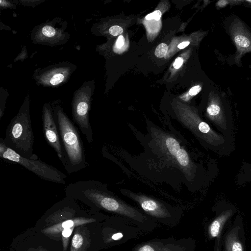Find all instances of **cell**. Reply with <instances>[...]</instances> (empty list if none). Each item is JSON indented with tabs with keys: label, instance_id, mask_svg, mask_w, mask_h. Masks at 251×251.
<instances>
[{
	"label": "cell",
	"instance_id": "7402d4cb",
	"mask_svg": "<svg viewBox=\"0 0 251 251\" xmlns=\"http://www.w3.org/2000/svg\"><path fill=\"white\" fill-rule=\"evenodd\" d=\"M227 5H229V0H220L216 3V6L218 9L225 8Z\"/></svg>",
	"mask_w": 251,
	"mask_h": 251
},
{
	"label": "cell",
	"instance_id": "603a6c76",
	"mask_svg": "<svg viewBox=\"0 0 251 251\" xmlns=\"http://www.w3.org/2000/svg\"><path fill=\"white\" fill-rule=\"evenodd\" d=\"M183 62V59L181 57H178L176 58L173 64L174 68L176 69L179 68L182 65Z\"/></svg>",
	"mask_w": 251,
	"mask_h": 251
},
{
	"label": "cell",
	"instance_id": "5b68a950",
	"mask_svg": "<svg viewBox=\"0 0 251 251\" xmlns=\"http://www.w3.org/2000/svg\"><path fill=\"white\" fill-rule=\"evenodd\" d=\"M0 157L5 160L17 163L32 172L40 178L59 184H65L67 176L56 169L40 159L24 157L7 146L3 138L0 139Z\"/></svg>",
	"mask_w": 251,
	"mask_h": 251
},
{
	"label": "cell",
	"instance_id": "484cf974",
	"mask_svg": "<svg viewBox=\"0 0 251 251\" xmlns=\"http://www.w3.org/2000/svg\"><path fill=\"white\" fill-rule=\"evenodd\" d=\"M123 237V234L121 232H118V233L114 234L112 236L111 238L113 240H118L121 239Z\"/></svg>",
	"mask_w": 251,
	"mask_h": 251
},
{
	"label": "cell",
	"instance_id": "30bf717a",
	"mask_svg": "<svg viewBox=\"0 0 251 251\" xmlns=\"http://www.w3.org/2000/svg\"><path fill=\"white\" fill-rule=\"evenodd\" d=\"M208 118L216 123L223 122L225 119L224 109L219 95L212 92L210 95L209 101L206 108Z\"/></svg>",
	"mask_w": 251,
	"mask_h": 251
},
{
	"label": "cell",
	"instance_id": "4fadbf2b",
	"mask_svg": "<svg viewBox=\"0 0 251 251\" xmlns=\"http://www.w3.org/2000/svg\"><path fill=\"white\" fill-rule=\"evenodd\" d=\"M225 247L226 251H244L237 228L232 229L226 235Z\"/></svg>",
	"mask_w": 251,
	"mask_h": 251
},
{
	"label": "cell",
	"instance_id": "9a60e30c",
	"mask_svg": "<svg viewBox=\"0 0 251 251\" xmlns=\"http://www.w3.org/2000/svg\"><path fill=\"white\" fill-rule=\"evenodd\" d=\"M168 50V46L165 43L159 44L155 49L154 54L159 58L164 57Z\"/></svg>",
	"mask_w": 251,
	"mask_h": 251
},
{
	"label": "cell",
	"instance_id": "7a4b0ae2",
	"mask_svg": "<svg viewBox=\"0 0 251 251\" xmlns=\"http://www.w3.org/2000/svg\"><path fill=\"white\" fill-rule=\"evenodd\" d=\"M65 192L69 197L77 198L93 206L134 220L145 218L137 209L111 192L106 184L99 181L88 180L71 183L65 187Z\"/></svg>",
	"mask_w": 251,
	"mask_h": 251
},
{
	"label": "cell",
	"instance_id": "4316f807",
	"mask_svg": "<svg viewBox=\"0 0 251 251\" xmlns=\"http://www.w3.org/2000/svg\"><path fill=\"white\" fill-rule=\"evenodd\" d=\"M190 44V42L189 41H184L183 42H181L180 43L178 46L177 47L179 49H182L187 47L189 44Z\"/></svg>",
	"mask_w": 251,
	"mask_h": 251
},
{
	"label": "cell",
	"instance_id": "2e32d148",
	"mask_svg": "<svg viewBox=\"0 0 251 251\" xmlns=\"http://www.w3.org/2000/svg\"><path fill=\"white\" fill-rule=\"evenodd\" d=\"M74 227H69L64 229L62 231V235L63 238V246L64 251H66V249L67 248L68 240L69 237L71 235Z\"/></svg>",
	"mask_w": 251,
	"mask_h": 251
},
{
	"label": "cell",
	"instance_id": "6da1fadb",
	"mask_svg": "<svg viewBox=\"0 0 251 251\" xmlns=\"http://www.w3.org/2000/svg\"><path fill=\"white\" fill-rule=\"evenodd\" d=\"M148 133L144 145L151 157V166L175 169L179 172L188 188L194 182L197 166L188 151L175 136L151 124H148Z\"/></svg>",
	"mask_w": 251,
	"mask_h": 251
},
{
	"label": "cell",
	"instance_id": "5bb4252c",
	"mask_svg": "<svg viewBox=\"0 0 251 251\" xmlns=\"http://www.w3.org/2000/svg\"><path fill=\"white\" fill-rule=\"evenodd\" d=\"M83 236L79 233H75L72 240L71 251H79L83 244Z\"/></svg>",
	"mask_w": 251,
	"mask_h": 251
},
{
	"label": "cell",
	"instance_id": "d4e9b609",
	"mask_svg": "<svg viewBox=\"0 0 251 251\" xmlns=\"http://www.w3.org/2000/svg\"><path fill=\"white\" fill-rule=\"evenodd\" d=\"M244 0H229V5L230 6L239 5L243 3Z\"/></svg>",
	"mask_w": 251,
	"mask_h": 251
},
{
	"label": "cell",
	"instance_id": "ffe728a7",
	"mask_svg": "<svg viewBox=\"0 0 251 251\" xmlns=\"http://www.w3.org/2000/svg\"><path fill=\"white\" fill-rule=\"evenodd\" d=\"M123 28L118 25L112 26L109 29V33L113 36L120 35L123 32Z\"/></svg>",
	"mask_w": 251,
	"mask_h": 251
},
{
	"label": "cell",
	"instance_id": "8992f818",
	"mask_svg": "<svg viewBox=\"0 0 251 251\" xmlns=\"http://www.w3.org/2000/svg\"><path fill=\"white\" fill-rule=\"evenodd\" d=\"M121 193L137 203L148 215L163 223H167V219L171 217V207L166 203L145 194L120 189Z\"/></svg>",
	"mask_w": 251,
	"mask_h": 251
},
{
	"label": "cell",
	"instance_id": "ba28073f",
	"mask_svg": "<svg viewBox=\"0 0 251 251\" xmlns=\"http://www.w3.org/2000/svg\"><path fill=\"white\" fill-rule=\"evenodd\" d=\"M228 33L236 47L234 61L239 66L243 56L251 52V31L240 18H235L228 26Z\"/></svg>",
	"mask_w": 251,
	"mask_h": 251
},
{
	"label": "cell",
	"instance_id": "277c9868",
	"mask_svg": "<svg viewBox=\"0 0 251 251\" xmlns=\"http://www.w3.org/2000/svg\"><path fill=\"white\" fill-rule=\"evenodd\" d=\"M3 140L7 146L21 156L27 158L38 159L37 156L33 152L34 135L27 110H21L11 120Z\"/></svg>",
	"mask_w": 251,
	"mask_h": 251
},
{
	"label": "cell",
	"instance_id": "8fae6325",
	"mask_svg": "<svg viewBox=\"0 0 251 251\" xmlns=\"http://www.w3.org/2000/svg\"><path fill=\"white\" fill-rule=\"evenodd\" d=\"M94 221H95V219L84 218L68 220L47 228L44 229L43 232L46 234H53L62 231L65 228L75 227V226L92 223Z\"/></svg>",
	"mask_w": 251,
	"mask_h": 251
},
{
	"label": "cell",
	"instance_id": "cb8c5ba5",
	"mask_svg": "<svg viewBox=\"0 0 251 251\" xmlns=\"http://www.w3.org/2000/svg\"><path fill=\"white\" fill-rule=\"evenodd\" d=\"M125 44V39L122 35H120L116 42V46L118 48L122 47Z\"/></svg>",
	"mask_w": 251,
	"mask_h": 251
},
{
	"label": "cell",
	"instance_id": "44dd1931",
	"mask_svg": "<svg viewBox=\"0 0 251 251\" xmlns=\"http://www.w3.org/2000/svg\"><path fill=\"white\" fill-rule=\"evenodd\" d=\"M201 90V88L200 85H196L192 87L189 91V94L190 96H195L198 94Z\"/></svg>",
	"mask_w": 251,
	"mask_h": 251
},
{
	"label": "cell",
	"instance_id": "d6986e66",
	"mask_svg": "<svg viewBox=\"0 0 251 251\" xmlns=\"http://www.w3.org/2000/svg\"><path fill=\"white\" fill-rule=\"evenodd\" d=\"M161 16V12L159 10H156L153 12L147 15L145 18L148 20L154 19L156 21H158L160 19Z\"/></svg>",
	"mask_w": 251,
	"mask_h": 251
},
{
	"label": "cell",
	"instance_id": "3957f363",
	"mask_svg": "<svg viewBox=\"0 0 251 251\" xmlns=\"http://www.w3.org/2000/svg\"><path fill=\"white\" fill-rule=\"evenodd\" d=\"M52 114L62 146L61 162L67 173L70 174L87 168L88 163L83 143L75 124L61 109H55Z\"/></svg>",
	"mask_w": 251,
	"mask_h": 251
},
{
	"label": "cell",
	"instance_id": "52a82bcc",
	"mask_svg": "<svg viewBox=\"0 0 251 251\" xmlns=\"http://www.w3.org/2000/svg\"><path fill=\"white\" fill-rule=\"evenodd\" d=\"M178 122L189 129L199 139L210 145H218V135L205 122L190 111L178 113Z\"/></svg>",
	"mask_w": 251,
	"mask_h": 251
},
{
	"label": "cell",
	"instance_id": "9c48e42d",
	"mask_svg": "<svg viewBox=\"0 0 251 251\" xmlns=\"http://www.w3.org/2000/svg\"><path fill=\"white\" fill-rule=\"evenodd\" d=\"M42 128L44 136L48 143L55 151L58 158H62V150L58 130L53 114L47 107L42 115Z\"/></svg>",
	"mask_w": 251,
	"mask_h": 251
},
{
	"label": "cell",
	"instance_id": "ac0fdd59",
	"mask_svg": "<svg viewBox=\"0 0 251 251\" xmlns=\"http://www.w3.org/2000/svg\"><path fill=\"white\" fill-rule=\"evenodd\" d=\"M64 79V75L61 74L54 75L50 80V83L52 85H56L61 82Z\"/></svg>",
	"mask_w": 251,
	"mask_h": 251
},
{
	"label": "cell",
	"instance_id": "7c38bea8",
	"mask_svg": "<svg viewBox=\"0 0 251 251\" xmlns=\"http://www.w3.org/2000/svg\"><path fill=\"white\" fill-rule=\"evenodd\" d=\"M231 214L232 211L227 210L221 213L212 222L208 228V233L211 238L216 237L219 235L223 226Z\"/></svg>",
	"mask_w": 251,
	"mask_h": 251
},
{
	"label": "cell",
	"instance_id": "e0dca14e",
	"mask_svg": "<svg viewBox=\"0 0 251 251\" xmlns=\"http://www.w3.org/2000/svg\"><path fill=\"white\" fill-rule=\"evenodd\" d=\"M43 34L47 37H52L55 34V29L50 25H46L42 28Z\"/></svg>",
	"mask_w": 251,
	"mask_h": 251
}]
</instances>
